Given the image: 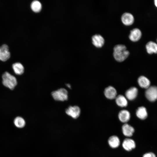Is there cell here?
<instances>
[{"instance_id": "3", "label": "cell", "mask_w": 157, "mask_h": 157, "mask_svg": "<svg viewBox=\"0 0 157 157\" xmlns=\"http://www.w3.org/2000/svg\"><path fill=\"white\" fill-rule=\"evenodd\" d=\"M51 94L55 100L64 101L67 100L68 98L67 90L64 88H60L52 92Z\"/></svg>"}, {"instance_id": "8", "label": "cell", "mask_w": 157, "mask_h": 157, "mask_svg": "<svg viewBox=\"0 0 157 157\" xmlns=\"http://www.w3.org/2000/svg\"><path fill=\"white\" fill-rule=\"evenodd\" d=\"M105 97L109 99H115L117 96V91L113 87L109 86L106 88L104 91Z\"/></svg>"}, {"instance_id": "15", "label": "cell", "mask_w": 157, "mask_h": 157, "mask_svg": "<svg viewBox=\"0 0 157 157\" xmlns=\"http://www.w3.org/2000/svg\"><path fill=\"white\" fill-rule=\"evenodd\" d=\"M137 117L141 120L146 119L148 117V113L146 108L144 106L138 107L136 111Z\"/></svg>"}, {"instance_id": "6", "label": "cell", "mask_w": 157, "mask_h": 157, "mask_svg": "<svg viewBox=\"0 0 157 157\" xmlns=\"http://www.w3.org/2000/svg\"><path fill=\"white\" fill-rule=\"evenodd\" d=\"M122 145L124 149L127 151H130L134 149L136 146L135 141L133 139L130 138L125 139L123 140Z\"/></svg>"}, {"instance_id": "1", "label": "cell", "mask_w": 157, "mask_h": 157, "mask_svg": "<svg viewBox=\"0 0 157 157\" xmlns=\"http://www.w3.org/2000/svg\"><path fill=\"white\" fill-rule=\"evenodd\" d=\"M126 49V46L122 44H117L114 47L113 54L116 60L121 62L128 57L129 52Z\"/></svg>"}, {"instance_id": "26", "label": "cell", "mask_w": 157, "mask_h": 157, "mask_svg": "<svg viewBox=\"0 0 157 157\" xmlns=\"http://www.w3.org/2000/svg\"></svg>"}, {"instance_id": "16", "label": "cell", "mask_w": 157, "mask_h": 157, "mask_svg": "<svg viewBox=\"0 0 157 157\" xmlns=\"http://www.w3.org/2000/svg\"><path fill=\"white\" fill-rule=\"evenodd\" d=\"M108 143L111 148L115 149L118 147L120 144V140L118 137L113 135L110 136L108 140Z\"/></svg>"}, {"instance_id": "11", "label": "cell", "mask_w": 157, "mask_h": 157, "mask_svg": "<svg viewBox=\"0 0 157 157\" xmlns=\"http://www.w3.org/2000/svg\"><path fill=\"white\" fill-rule=\"evenodd\" d=\"M118 117L120 122L124 124L126 123L130 119L131 114L128 110H122L119 112Z\"/></svg>"}, {"instance_id": "21", "label": "cell", "mask_w": 157, "mask_h": 157, "mask_svg": "<svg viewBox=\"0 0 157 157\" xmlns=\"http://www.w3.org/2000/svg\"><path fill=\"white\" fill-rule=\"evenodd\" d=\"M13 122L15 126L19 128H23L26 125L25 120L20 116L16 117L14 119Z\"/></svg>"}, {"instance_id": "17", "label": "cell", "mask_w": 157, "mask_h": 157, "mask_svg": "<svg viewBox=\"0 0 157 157\" xmlns=\"http://www.w3.org/2000/svg\"><path fill=\"white\" fill-rule=\"evenodd\" d=\"M138 83L139 86L142 88L147 89L150 86V81L144 76H140L138 78Z\"/></svg>"}, {"instance_id": "23", "label": "cell", "mask_w": 157, "mask_h": 157, "mask_svg": "<svg viewBox=\"0 0 157 157\" xmlns=\"http://www.w3.org/2000/svg\"><path fill=\"white\" fill-rule=\"evenodd\" d=\"M142 157H157L155 153L152 152H148L144 154Z\"/></svg>"}, {"instance_id": "4", "label": "cell", "mask_w": 157, "mask_h": 157, "mask_svg": "<svg viewBox=\"0 0 157 157\" xmlns=\"http://www.w3.org/2000/svg\"><path fill=\"white\" fill-rule=\"evenodd\" d=\"M145 96L149 101L153 102L157 99V87L155 86H149L146 89Z\"/></svg>"}, {"instance_id": "5", "label": "cell", "mask_w": 157, "mask_h": 157, "mask_svg": "<svg viewBox=\"0 0 157 157\" xmlns=\"http://www.w3.org/2000/svg\"><path fill=\"white\" fill-rule=\"evenodd\" d=\"M65 113L69 116L74 119L78 118L81 113V109L78 106H70L65 110Z\"/></svg>"}, {"instance_id": "24", "label": "cell", "mask_w": 157, "mask_h": 157, "mask_svg": "<svg viewBox=\"0 0 157 157\" xmlns=\"http://www.w3.org/2000/svg\"><path fill=\"white\" fill-rule=\"evenodd\" d=\"M154 3L155 6L157 8V0L154 1Z\"/></svg>"}, {"instance_id": "25", "label": "cell", "mask_w": 157, "mask_h": 157, "mask_svg": "<svg viewBox=\"0 0 157 157\" xmlns=\"http://www.w3.org/2000/svg\"><path fill=\"white\" fill-rule=\"evenodd\" d=\"M66 86L69 88H71V85L69 84H67L66 85Z\"/></svg>"}, {"instance_id": "19", "label": "cell", "mask_w": 157, "mask_h": 157, "mask_svg": "<svg viewBox=\"0 0 157 157\" xmlns=\"http://www.w3.org/2000/svg\"><path fill=\"white\" fill-rule=\"evenodd\" d=\"M115 102L118 106L121 107H126L128 105L127 99L125 96L120 94L117 96L115 98Z\"/></svg>"}, {"instance_id": "2", "label": "cell", "mask_w": 157, "mask_h": 157, "mask_svg": "<svg viewBox=\"0 0 157 157\" xmlns=\"http://www.w3.org/2000/svg\"><path fill=\"white\" fill-rule=\"evenodd\" d=\"M2 78L3 85L11 90H13L17 85L16 78L7 72L3 73Z\"/></svg>"}, {"instance_id": "12", "label": "cell", "mask_w": 157, "mask_h": 157, "mask_svg": "<svg viewBox=\"0 0 157 157\" xmlns=\"http://www.w3.org/2000/svg\"><path fill=\"white\" fill-rule=\"evenodd\" d=\"M121 20L124 25L129 26L133 24L134 21V18L131 13H125L122 15Z\"/></svg>"}, {"instance_id": "9", "label": "cell", "mask_w": 157, "mask_h": 157, "mask_svg": "<svg viewBox=\"0 0 157 157\" xmlns=\"http://www.w3.org/2000/svg\"><path fill=\"white\" fill-rule=\"evenodd\" d=\"M138 93V88L135 87L130 88L126 90L125 97L129 100H133L137 97Z\"/></svg>"}, {"instance_id": "10", "label": "cell", "mask_w": 157, "mask_h": 157, "mask_svg": "<svg viewBox=\"0 0 157 157\" xmlns=\"http://www.w3.org/2000/svg\"><path fill=\"white\" fill-rule=\"evenodd\" d=\"M122 129L123 134L127 137L132 136L135 132L134 128L127 123L124 124L122 125Z\"/></svg>"}, {"instance_id": "22", "label": "cell", "mask_w": 157, "mask_h": 157, "mask_svg": "<svg viewBox=\"0 0 157 157\" xmlns=\"http://www.w3.org/2000/svg\"><path fill=\"white\" fill-rule=\"evenodd\" d=\"M32 10L34 12H38L41 10L42 6L41 3L37 0L33 1L31 5Z\"/></svg>"}, {"instance_id": "7", "label": "cell", "mask_w": 157, "mask_h": 157, "mask_svg": "<svg viewBox=\"0 0 157 157\" xmlns=\"http://www.w3.org/2000/svg\"><path fill=\"white\" fill-rule=\"evenodd\" d=\"M10 57L8 46L4 44L0 47V60L2 61L7 60Z\"/></svg>"}, {"instance_id": "14", "label": "cell", "mask_w": 157, "mask_h": 157, "mask_svg": "<svg viewBox=\"0 0 157 157\" xmlns=\"http://www.w3.org/2000/svg\"><path fill=\"white\" fill-rule=\"evenodd\" d=\"M92 43L97 47H101L104 43V40L101 35L95 34L92 37Z\"/></svg>"}, {"instance_id": "13", "label": "cell", "mask_w": 157, "mask_h": 157, "mask_svg": "<svg viewBox=\"0 0 157 157\" xmlns=\"http://www.w3.org/2000/svg\"><path fill=\"white\" fill-rule=\"evenodd\" d=\"M142 35V32L139 29L135 28L131 31L129 38L132 41L136 42L140 39Z\"/></svg>"}, {"instance_id": "20", "label": "cell", "mask_w": 157, "mask_h": 157, "mask_svg": "<svg viewBox=\"0 0 157 157\" xmlns=\"http://www.w3.org/2000/svg\"><path fill=\"white\" fill-rule=\"evenodd\" d=\"M12 67L14 72L16 75H21L24 72V67L20 63H15L13 64Z\"/></svg>"}, {"instance_id": "18", "label": "cell", "mask_w": 157, "mask_h": 157, "mask_svg": "<svg viewBox=\"0 0 157 157\" xmlns=\"http://www.w3.org/2000/svg\"><path fill=\"white\" fill-rule=\"evenodd\" d=\"M147 51L149 54L157 53V44L154 42L150 41L146 45Z\"/></svg>"}]
</instances>
